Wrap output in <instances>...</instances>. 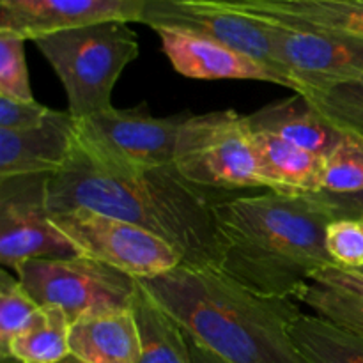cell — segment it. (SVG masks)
Returning <instances> with one entry per match:
<instances>
[{
	"label": "cell",
	"mask_w": 363,
	"mask_h": 363,
	"mask_svg": "<svg viewBox=\"0 0 363 363\" xmlns=\"http://www.w3.org/2000/svg\"><path fill=\"white\" fill-rule=\"evenodd\" d=\"M50 174L0 179V264L16 269L30 259L74 257L77 250L53 227Z\"/></svg>",
	"instance_id": "obj_10"
},
{
	"label": "cell",
	"mask_w": 363,
	"mask_h": 363,
	"mask_svg": "<svg viewBox=\"0 0 363 363\" xmlns=\"http://www.w3.org/2000/svg\"><path fill=\"white\" fill-rule=\"evenodd\" d=\"M188 344H190V353H191V360H194V363H227L220 357H216L213 351L206 350L204 346L195 342V340L190 339V337H188Z\"/></svg>",
	"instance_id": "obj_30"
},
{
	"label": "cell",
	"mask_w": 363,
	"mask_h": 363,
	"mask_svg": "<svg viewBox=\"0 0 363 363\" xmlns=\"http://www.w3.org/2000/svg\"><path fill=\"white\" fill-rule=\"evenodd\" d=\"M77 149V117L52 110L41 124L28 130H0V179L34 174H55Z\"/></svg>",
	"instance_id": "obj_13"
},
{
	"label": "cell",
	"mask_w": 363,
	"mask_h": 363,
	"mask_svg": "<svg viewBox=\"0 0 363 363\" xmlns=\"http://www.w3.org/2000/svg\"><path fill=\"white\" fill-rule=\"evenodd\" d=\"M252 131L273 133L301 149L328 156L342 140L344 131L339 130L314 103L305 96L296 94L279 99L247 116Z\"/></svg>",
	"instance_id": "obj_16"
},
{
	"label": "cell",
	"mask_w": 363,
	"mask_h": 363,
	"mask_svg": "<svg viewBox=\"0 0 363 363\" xmlns=\"http://www.w3.org/2000/svg\"><path fill=\"white\" fill-rule=\"evenodd\" d=\"M174 69L194 80H255L287 87L286 82L259 60L220 43L174 30H156Z\"/></svg>",
	"instance_id": "obj_14"
},
{
	"label": "cell",
	"mask_w": 363,
	"mask_h": 363,
	"mask_svg": "<svg viewBox=\"0 0 363 363\" xmlns=\"http://www.w3.org/2000/svg\"><path fill=\"white\" fill-rule=\"evenodd\" d=\"M362 82H363V80H362Z\"/></svg>",
	"instance_id": "obj_34"
},
{
	"label": "cell",
	"mask_w": 363,
	"mask_h": 363,
	"mask_svg": "<svg viewBox=\"0 0 363 363\" xmlns=\"http://www.w3.org/2000/svg\"><path fill=\"white\" fill-rule=\"evenodd\" d=\"M140 337V363H194L186 333L138 284L133 301Z\"/></svg>",
	"instance_id": "obj_21"
},
{
	"label": "cell",
	"mask_w": 363,
	"mask_h": 363,
	"mask_svg": "<svg viewBox=\"0 0 363 363\" xmlns=\"http://www.w3.org/2000/svg\"><path fill=\"white\" fill-rule=\"evenodd\" d=\"M50 220L78 255L137 280L163 275L183 264L176 248L135 223L91 209L53 213Z\"/></svg>",
	"instance_id": "obj_8"
},
{
	"label": "cell",
	"mask_w": 363,
	"mask_h": 363,
	"mask_svg": "<svg viewBox=\"0 0 363 363\" xmlns=\"http://www.w3.org/2000/svg\"><path fill=\"white\" fill-rule=\"evenodd\" d=\"M57 363H87V362H85V360H82V358H78L77 354H73V353H71V354H67L66 358H62V360H60V362H57Z\"/></svg>",
	"instance_id": "obj_31"
},
{
	"label": "cell",
	"mask_w": 363,
	"mask_h": 363,
	"mask_svg": "<svg viewBox=\"0 0 363 363\" xmlns=\"http://www.w3.org/2000/svg\"><path fill=\"white\" fill-rule=\"evenodd\" d=\"M252 137L266 188L294 194L323 190V156L266 131H252Z\"/></svg>",
	"instance_id": "obj_18"
},
{
	"label": "cell",
	"mask_w": 363,
	"mask_h": 363,
	"mask_svg": "<svg viewBox=\"0 0 363 363\" xmlns=\"http://www.w3.org/2000/svg\"><path fill=\"white\" fill-rule=\"evenodd\" d=\"M354 272H358V273H362V275H363V268H362V269H354Z\"/></svg>",
	"instance_id": "obj_32"
},
{
	"label": "cell",
	"mask_w": 363,
	"mask_h": 363,
	"mask_svg": "<svg viewBox=\"0 0 363 363\" xmlns=\"http://www.w3.org/2000/svg\"><path fill=\"white\" fill-rule=\"evenodd\" d=\"M325 243L335 266L346 269L363 268V225L360 220H332L326 227Z\"/></svg>",
	"instance_id": "obj_27"
},
{
	"label": "cell",
	"mask_w": 363,
	"mask_h": 363,
	"mask_svg": "<svg viewBox=\"0 0 363 363\" xmlns=\"http://www.w3.org/2000/svg\"><path fill=\"white\" fill-rule=\"evenodd\" d=\"M25 43L13 32L0 30V96L35 101L25 59Z\"/></svg>",
	"instance_id": "obj_26"
},
{
	"label": "cell",
	"mask_w": 363,
	"mask_h": 363,
	"mask_svg": "<svg viewBox=\"0 0 363 363\" xmlns=\"http://www.w3.org/2000/svg\"><path fill=\"white\" fill-rule=\"evenodd\" d=\"M174 169L188 183L202 188H266L247 116L233 108L184 121L177 135Z\"/></svg>",
	"instance_id": "obj_5"
},
{
	"label": "cell",
	"mask_w": 363,
	"mask_h": 363,
	"mask_svg": "<svg viewBox=\"0 0 363 363\" xmlns=\"http://www.w3.org/2000/svg\"><path fill=\"white\" fill-rule=\"evenodd\" d=\"M241 13L363 43V0H222Z\"/></svg>",
	"instance_id": "obj_15"
},
{
	"label": "cell",
	"mask_w": 363,
	"mask_h": 363,
	"mask_svg": "<svg viewBox=\"0 0 363 363\" xmlns=\"http://www.w3.org/2000/svg\"><path fill=\"white\" fill-rule=\"evenodd\" d=\"M39 307H57L71 325L84 318L133 308L138 280L116 268L74 255L30 259L14 269Z\"/></svg>",
	"instance_id": "obj_6"
},
{
	"label": "cell",
	"mask_w": 363,
	"mask_h": 363,
	"mask_svg": "<svg viewBox=\"0 0 363 363\" xmlns=\"http://www.w3.org/2000/svg\"><path fill=\"white\" fill-rule=\"evenodd\" d=\"M190 339L227 363H307L289 337L293 298L252 293L220 269L177 266L138 280Z\"/></svg>",
	"instance_id": "obj_3"
},
{
	"label": "cell",
	"mask_w": 363,
	"mask_h": 363,
	"mask_svg": "<svg viewBox=\"0 0 363 363\" xmlns=\"http://www.w3.org/2000/svg\"><path fill=\"white\" fill-rule=\"evenodd\" d=\"M305 98L328 117L339 130L363 137V82L337 84L325 91H314Z\"/></svg>",
	"instance_id": "obj_25"
},
{
	"label": "cell",
	"mask_w": 363,
	"mask_h": 363,
	"mask_svg": "<svg viewBox=\"0 0 363 363\" xmlns=\"http://www.w3.org/2000/svg\"><path fill=\"white\" fill-rule=\"evenodd\" d=\"M250 16L261 21L280 66L300 87L301 96L363 80V43L293 27L261 14Z\"/></svg>",
	"instance_id": "obj_11"
},
{
	"label": "cell",
	"mask_w": 363,
	"mask_h": 363,
	"mask_svg": "<svg viewBox=\"0 0 363 363\" xmlns=\"http://www.w3.org/2000/svg\"><path fill=\"white\" fill-rule=\"evenodd\" d=\"M360 222H362V225H363V218H362V220H360Z\"/></svg>",
	"instance_id": "obj_33"
},
{
	"label": "cell",
	"mask_w": 363,
	"mask_h": 363,
	"mask_svg": "<svg viewBox=\"0 0 363 363\" xmlns=\"http://www.w3.org/2000/svg\"><path fill=\"white\" fill-rule=\"evenodd\" d=\"M144 0H0V30L25 41L103 21L142 23Z\"/></svg>",
	"instance_id": "obj_12"
},
{
	"label": "cell",
	"mask_w": 363,
	"mask_h": 363,
	"mask_svg": "<svg viewBox=\"0 0 363 363\" xmlns=\"http://www.w3.org/2000/svg\"><path fill=\"white\" fill-rule=\"evenodd\" d=\"M332 220L315 194L269 190L222 199L216 206L220 272L255 294L294 300L314 273L335 266L325 243Z\"/></svg>",
	"instance_id": "obj_2"
},
{
	"label": "cell",
	"mask_w": 363,
	"mask_h": 363,
	"mask_svg": "<svg viewBox=\"0 0 363 363\" xmlns=\"http://www.w3.org/2000/svg\"><path fill=\"white\" fill-rule=\"evenodd\" d=\"M294 300L321 318L363 333V275L354 269H319Z\"/></svg>",
	"instance_id": "obj_19"
},
{
	"label": "cell",
	"mask_w": 363,
	"mask_h": 363,
	"mask_svg": "<svg viewBox=\"0 0 363 363\" xmlns=\"http://www.w3.org/2000/svg\"><path fill=\"white\" fill-rule=\"evenodd\" d=\"M289 337L307 363H363V333L301 312Z\"/></svg>",
	"instance_id": "obj_20"
},
{
	"label": "cell",
	"mask_w": 363,
	"mask_h": 363,
	"mask_svg": "<svg viewBox=\"0 0 363 363\" xmlns=\"http://www.w3.org/2000/svg\"><path fill=\"white\" fill-rule=\"evenodd\" d=\"M69 347L87 363H140V337L133 308L73 323Z\"/></svg>",
	"instance_id": "obj_17"
},
{
	"label": "cell",
	"mask_w": 363,
	"mask_h": 363,
	"mask_svg": "<svg viewBox=\"0 0 363 363\" xmlns=\"http://www.w3.org/2000/svg\"><path fill=\"white\" fill-rule=\"evenodd\" d=\"M222 199L191 184L174 167L130 172L89 158L77 145L73 158L48 181L50 213L91 209L135 223L176 248L190 268L220 269L223 245L216 223Z\"/></svg>",
	"instance_id": "obj_1"
},
{
	"label": "cell",
	"mask_w": 363,
	"mask_h": 363,
	"mask_svg": "<svg viewBox=\"0 0 363 363\" xmlns=\"http://www.w3.org/2000/svg\"><path fill=\"white\" fill-rule=\"evenodd\" d=\"M32 43L62 82L67 112L77 119L112 108L117 80L140 55L138 38L128 21H103Z\"/></svg>",
	"instance_id": "obj_4"
},
{
	"label": "cell",
	"mask_w": 363,
	"mask_h": 363,
	"mask_svg": "<svg viewBox=\"0 0 363 363\" xmlns=\"http://www.w3.org/2000/svg\"><path fill=\"white\" fill-rule=\"evenodd\" d=\"M53 108L38 101H21L0 96V130L20 131L41 124Z\"/></svg>",
	"instance_id": "obj_28"
},
{
	"label": "cell",
	"mask_w": 363,
	"mask_h": 363,
	"mask_svg": "<svg viewBox=\"0 0 363 363\" xmlns=\"http://www.w3.org/2000/svg\"><path fill=\"white\" fill-rule=\"evenodd\" d=\"M190 112L155 117L147 106L105 112L77 119V145L94 162L130 172L174 167L177 135Z\"/></svg>",
	"instance_id": "obj_7"
},
{
	"label": "cell",
	"mask_w": 363,
	"mask_h": 363,
	"mask_svg": "<svg viewBox=\"0 0 363 363\" xmlns=\"http://www.w3.org/2000/svg\"><path fill=\"white\" fill-rule=\"evenodd\" d=\"M142 23L155 32H181L238 50L275 71L287 89L300 94V87L280 66L261 21L222 0H144Z\"/></svg>",
	"instance_id": "obj_9"
},
{
	"label": "cell",
	"mask_w": 363,
	"mask_h": 363,
	"mask_svg": "<svg viewBox=\"0 0 363 363\" xmlns=\"http://www.w3.org/2000/svg\"><path fill=\"white\" fill-rule=\"evenodd\" d=\"M71 321L60 308L41 307L35 321L11 340L2 363H57L67 354Z\"/></svg>",
	"instance_id": "obj_22"
},
{
	"label": "cell",
	"mask_w": 363,
	"mask_h": 363,
	"mask_svg": "<svg viewBox=\"0 0 363 363\" xmlns=\"http://www.w3.org/2000/svg\"><path fill=\"white\" fill-rule=\"evenodd\" d=\"M315 197L328 208L333 220H362L363 218V190L351 194H332V191H315Z\"/></svg>",
	"instance_id": "obj_29"
},
{
	"label": "cell",
	"mask_w": 363,
	"mask_h": 363,
	"mask_svg": "<svg viewBox=\"0 0 363 363\" xmlns=\"http://www.w3.org/2000/svg\"><path fill=\"white\" fill-rule=\"evenodd\" d=\"M323 190L351 194L363 190V137L344 131V137L323 165Z\"/></svg>",
	"instance_id": "obj_24"
},
{
	"label": "cell",
	"mask_w": 363,
	"mask_h": 363,
	"mask_svg": "<svg viewBox=\"0 0 363 363\" xmlns=\"http://www.w3.org/2000/svg\"><path fill=\"white\" fill-rule=\"evenodd\" d=\"M39 307L18 277L6 268L0 272V354L9 347L11 340L28 328L38 318Z\"/></svg>",
	"instance_id": "obj_23"
}]
</instances>
